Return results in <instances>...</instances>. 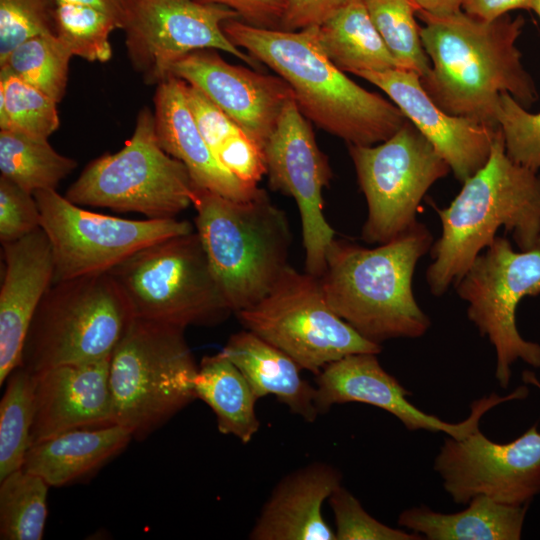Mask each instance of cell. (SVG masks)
<instances>
[{"label":"cell","instance_id":"obj_1","mask_svg":"<svg viewBox=\"0 0 540 540\" xmlns=\"http://www.w3.org/2000/svg\"><path fill=\"white\" fill-rule=\"evenodd\" d=\"M416 16L424 24L420 36L431 64L421 86L442 110L496 129L502 93L526 108L538 100L516 45L522 16L486 20L463 10L436 16L419 9Z\"/></svg>","mask_w":540,"mask_h":540},{"label":"cell","instance_id":"obj_2","mask_svg":"<svg viewBox=\"0 0 540 540\" xmlns=\"http://www.w3.org/2000/svg\"><path fill=\"white\" fill-rule=\"evenodd\" d=\"M315 27L286 31L239 18L222 24L234 45L286 81L309 121L349 145L387 140L408 119L393 102L362 88L334 65L319 46Z\"/></svg>","mask_w":540,"mask_h":540},{"label":"cell","instance_id":"obj_3","mask_svg":"<svg viewBox=\"0 0 540 540\" xmlns=\"http://www.w3.org/2000/svg\"><path fill=\"white\" fill-rule=\"evenodd\" d=\"M436 212L442 234L430 248L433 262L426 280L431 293L442 296L494 241L499 228L511 234L519 250L535 244L540 237V172L507 156L498 127L485 165Z\"/></svg>","mask_w":540,"mask_h":540},{"label":"cell","instance_id":"obj_4","mask_svg":"<svg viewBox=\"0 0 540 540\" xmlns=\"http://www.w3.org/2000/svg\"><path fill=\"white\" fill-rule=\"evenodd\" d=\"M431 243L430 231L418 221L375 248L334 239L320 277L328 304L371 342L423 336L430 319L414 297L412 279Z\"/></svg>","mask_w":540,"mask_h":540},{"label":"cell","instance_id":"obj_5","mask_svg":"<svg viewBox=\"0 0 540 540\" xmlns=\"http://www.w3.org/2000/svg\"><path fill=\"white\" fill-rule=\"evenodd\" d=\"M191 200L195 231L231 311L256 304L289 265L286 213L263 189L236 201L193 183Z\"/></svg>","mask_w":540,"mask_h":540},{"label":"cell","instance_id":"obj_6","mask_svg":"<svg viewBox=\"0 0 540 540\" xmlns=\"http://www.w3.org/2000/svg\"><path fill=\"white\" fill-rule=\"evenodd\" d=\"M184 328L134 317L110 358L116 424L143 439L196 399Z\"/></svg>","mask_w":540,"mask_h":540},{"label":"cell","instance_id":"obj_7","mask_svg":"<svg viewBox=\"0 0 540 540\" xmlns=\"http://www.w3.org/2000/svg\"><path fill=\"white\" fill-rule=\"evenodd\" d=\"M133 318L109 272L53 283L32 318L20 365L35 374L111 357Z\"/></svg>","mask_w":540,"mask_h":540},{"label":"cell","instance_id":"obj_8","mask_svg":"<svg viewBox=\"0 0 540 540\" xmlns=\"http://www.w3.org/2000/svg\"><path fill=\"white\" fill-rule=\"evenodd\" d=\"M109 274L136 318L185 329L215 325L233 313L195 230L138 250Z\"/></svg>","mask_w":540,"mask_h":540},{"label":"cell","instance_id":"obj_9","mask_svg":"<svg viewBox=\"0 0 540 540\" xmlns=\"http://www.w3.org/2000/svg\"><path fill=\"white\" fill-rule=\"evenodd\" d=\"M192 187L186 166L161 147L154 114L143 108L122 149L90 162L65 197L79 206L168 219L192 206Z\"/></svg>","mask_w":540,"mask_h":540},{"label":"cell","instance_id":"obj_10","mask_svg":"<svg viewBox=\"0 0 540 540\" xmlns=\"http://www.w3.org/2000/svg\"><path fill=\"white\" fill-rule=\"evenodd\" d=\"M235 315L245 329L315 375L348 355L382 350L332 310L320 277L300 273L290 265L262 299Z\"/></svg>","mask_w":540,"mask_h":540},{"label":"cell","instance_id":"obj_11","mask_svg":"<svg viewBox=\"0 0 540 540\" xmlns=\"http://www.w3.org/2000/svg\"><path fill=\"white\" fill-rule=\"evenodd\" d=\"M454 286L468 304L469 320L495 349L502 388L517 360L540 368V345L524 339L516 325L520 301L540 295V237L529 249L515 251L507 238L496 236Z\"/></svg>","mask_w":540,"mask_h":540},{"label":"cell","instance_id":"obj_12","mask_svg":"<svg viewBox=\"0 0 540 540\" xmlns=\"http://www.w3.org/2000/svg\"><path fill=\"white\" fill-rule=\"evenodd\" d=\"M349 153L368 206L362 239L371 244L411 227L426 192L451 171L410 121L379 145H349Z\"/></svg>","mask_w":540,"mask_h":540},{"label":"cell","instance_id":"obj_13","mask_svg":"<svg viewBox=\"0 0 540 540\" xmlns=\"http://www.w3.org/2000/svg\"><path fill=\"white\" fill-rule=\"evenodd\" d=\"M33 195L51 243L53 283L109 272L152 243L194 231L191 222L176 218L130 220L94 213L56 190Z\"/></svg>","mask_w":540,"mask_h":540},{"label":"cell","instance_id":"obj_14","mask_svg":"<svg viewBox=\"0 0 540 540\" xmlns=\"http://www.w3.org/2000/svg\"><path fill=\"white\" fill-rule=\"evenodd\" d=\"M239 18L234 10L207 0H127L124 30L134 69L158 85L171 76L183 56L202 49L225 51L256 67V61L234 45L222 29Z\"/></svg>","mask_w":540,"mask_h":540},{"label":"cell","instance_id":"obj_15","mask_svg":"<svg viewBox=\"0 0 540 540\" xmlns=\"http://www.w3.org/2000/svg\"><path fill=\"white\" fill-rule=\"evenodd\" d=\"M443 487L458 504L477 496L523 506L540 493V431L533 424L508 443L487 438L479 428L445 439L434 462Z\"/></svg>","mask_w":540,"mask_h":540},{"label":"cell","instance_id":"obj_16","mask_svg":"<svg viewBox=\"0 0 540 540\" xmlns=\"http://www.w3.org/2000/svg\"><path fill=\"white\" fill-rule=\"evenodd\" d=\"M268 185L295 199L302 225L306 272L321 277L335 232L323 214L322 190L331 178L309 120L295 98L284 105L263 147Z\"/></svg>","mask_w":540,"mask_h":540},{"label":"cell","instance_id":"obj_17","mask_svg":"<svg viewBox=\"0 0 540 540\" xmlns=\"http://www.w3.org/2000/svg\"><path fill=\"white\" fill-rule=\"evenodd\" d=\"M376 355H348L328 364L316 375L315 403L320 415L335 404L359 402L387 411L410 431L444 432L462 438L479 428L482 416L496 405L528 395L526 386H520L504 397L492 393L474 401L471 413L464 421L449 423L414 406L407 399L411 393L383 369Z\"/></svg>","mask_w":540,"mask_h":540},{"label":"cell","instance_id":"obj_18","mask_svg":"<svg viewBox=\"0 0 540 540\" xmlns=\"http://www.w3.org/2000/svg\"><path fill=\"white\" fill-rule=\"evenodd\" d=\"M171 75L200 90L263 150L286 102L294 97L280 76L227 63L212 49L180 58Z\"/></svg>","mask_w":540,"mask_h":540},{"label":"cell","instance_id":"obj_19","mask_svg":"<svg viewBox=\"0 0 540 540\" xmlns=\"http://www.w3.org/2000/svg\"><path fill=\"white\" fill-rule=\"evenodd\" d=\"M381 89L464 182L487 162L496 129L442 110L421 86L420 76L399 68L356 74Z\"/></svg>","mask_w":540,"mask_h":540},{"label":"cell","instance_id":"obj_20","mask_svg":"<svg viewBox=\"0 0 540 540\" xmlns=\"http://www.w3.org/2000/svg\"><path fill=\"white\" fill-rule=\"evenodd\" d=\"M110 358L55 366L34 374L31 445L75 429L116 424Z\"/></svg>","mask_w":540,"mask_h":540},{"label":"cell","instance_id":"obj_21","mask_svg":"<svg viewBox=\"0 0 540 540\" xmlns=\"http://www.w3.org/2000/svg\"><path fill=\"white\" fill-rule=\"evenodd\" d=\"M4 271L0 291V384L21 364L32 318L53 284L54 258L42 227L2 244Z\"/></svg>","mask_w":540,"mask_h":540},{"label":"cell","instance_id":"obj_22","mask_svg":"<svg viewBox=\"0 0 540 540\" xmlns=\"http://www.w3.org/2000/svg\"><path fill=\"white\" fill-rule=\"evenodd\" d=\"M342 485L332 465L313 462L281 478L257 516L251 540H336L322 506Z\"/></svg>","mask_w":540,"mask_h":540},{"label":"cell","instance_id":"obj_23","mask_svg":"<svg viewBox=\"0 0 540 540\" xmlns=\"http://www.w3.org/2000/svg\"><path fill=\"white\" fill-rule=\"evenodd\" d=\"M184 87L172 75L157 85L154 119L161 147L186 166L194 184L236 201L252 198L260 188L244 184L218 161L193 119Z\"/></svg>","mask_w":540,"mask_h":540},{"label":"cell","instance_id":"obj_24","mask_svg":"<svg viewBox=\"0 0 540 540\" xmlns=\"http://www.w3.org/2000/svg\"><path fill=\"white\" fill-rule=\"evenodd\" d=\"M220 352L242 372L257 399L273 395L309 423L320 415L315 385L306 381L301 367L276 346L245 329L231 335Z\"/></svg>","mask_w":540,"mask_h":540},{"label":"cell","instance_id":"obj_25","mask_svg":"<svg viewBox=\"0 0 540 540\" xmlns=\"http://www.w3.org/2000/svg\"><path fill=\"white\" fill-rule=\"evenodd\" d=\"M119 424L75 429L31 445L22 469L61 487L97 471L132 440Z\"/></svg>","mask_w":540,"mask_h":540},{"label":"cell","instance_id":"obj_26","mask_svg":"<svg viewBox=\"0 0 540 540\" xmlns=\"http://www.w3.org/2000/svg\"><path fill=\"white\" fill-rule=\"evenodd\" d=\"M528 505L512 506L486 496L471 499L459 512L444 514L426 506L403 511L398 525L430 540H518Z\"/></svg>","mask_w":540,"mask_h":540},{"label":"cell","instance_id":"obj_27","mask_svg":"<svg viewBox=\"0 0 540 540\" xmlns=\"http://www.w3.org/2000/svg\"><path fill=\"white\" fill-rule=\"evenodd\" d=\"M315 30L319 46L343 72L399 68L362 0H347Z\"/></svg>","mask_w":540,"mask_h":540},{"label":"cell","instance_id":"obj_28","mask_svg":"<svg viewBox=\"0 0 540 540\" xmlns=\"http://www.w3.org/2000/svg\"><path fill=\"white\" fill-rule=\"evenodd\" d=\"M196 399L214 412L220 433L249 443L259 431L257 398L238 367L221 352L201 360L194 382Z\"/></svg>","mask_w":540,"mask_h":540},{"label":"cell","instance_id":"obj_29","mask_svg":"<svg viewBox=\"0 0 540 540\" xmlns=\"http://www.w3.org/2000/svg\"><path fill=\"white\" fill-rule=\"evenodd\" d=\"M77 167V162L56 152L46 138L23 132L0 130L1 176L34 194L56 190Z\"/></svg>","mask_w":540,"mask_h":540},{"label":"cell","instance_id":"obj_30","mask_svg":"<svg viewBox=\"0 0 540 540\" xmlns=\"http://www.w3.org/2000/svg\"><path fill=\"white\" fill-rule=\"evenodd\" d=\"M49 485L22 468L0 480V538L41 540Z\"/></svg>","mask_w":540,"mask_h":540},{"label":"cell","instance_id":"obj_31","mask_svg":"<svg viewBox=\"0 0 540 540\" xmlns=\"http://www.w3.org/2000/svg\"><path fill=\"white\" fill-rule=\"evenodd\" d=\"M5 381L0 402V480L22 468L34 416V374L20 365Z\"/></svg>","mask_w":540,"mask_h":540},{"label":"cell","instance_id":"obj_32","mask_svg":"<svg viewBox=\"0 0 540 540\" xmlns=\"http://www.w3.org/2000/svg\"><path fill=\"white\" fill-rule=\"evenodd\" d=\"M72 56L56 34L40 35L17 46L0 64V72L22 79L58 103L66 91Z\"/></svg>","mask_w":540,"mask_h":540},{"label":"cell","instance_id":"obj_33","mask_svg":"<svg viewBox=\"0 0 540 540\" xmlns=\"http://www.w3.org/2000/svg\"><path fill=\"white\" fill-rule=\"evenodd\" d=\"M362 1L399 69L424 76L431 64L422 45L414 4L410 0Z\"/></svg>","mask_w":540,"mask_h":540},{"label":"cell","instance_id":"obj_34","mask_svg":"<svg viewBox=\"0 0 540 540\" xmlns=\"http://www.w3.org/2000/svg\"><path fill=\"white\" fill-rule=\"evenodd\" d=\"M57 102L22 79L0 72V128L48 138L60 124Z\"/></svg>","mask_w":540,"mask_h":540},{"label":"cell","instance_id":"obj_35","mask_svg":"<svg viewBox=\"0 0 540 540\" xmlns=\"http://www.w3.org/2000/svg\"><path fill=\"white\" fill-rule=\"evenodd\" d=\"M53 14L56 35L73 56L90 62L110 60L109 36L113 30L121 29L116 19L98 9L74 4H55Z\"/></svg>","mask_w":540,"mask_h":540},{"label":"cell","instance_id":"obj_36","mask_svg":"<svg viewBox=\"0 0 540 540\" xmlns=\"http://www.w3.org/2000/svg\"><path fill=\"white\" fill-rule=\"evenodd\" d=\"M507 156L540 172V112L531 113L508 93H502L497 111Z\"/></svg>","mask_w":540,"mask_h":540},{"label":"cell","instance_id":"obj_37","mask_svg":"<svg viewBox=\"0 0 540 540\" xmlns=\"http://www.w3.org/2000/svg\"><path fill=\"white\" fill-rule=\"evenodd\" d=\"M53 0H0V64L23 42L56 34Z\"/></svg>","mask_w":540,"mask_h":540},{"label":"cell","instance_id":"obj_38","mask_svg":"<svg viewBox=\"0 0 540 540\" xmlns=\"http://www.w3.org/2000/svg\"><path fill=\"white\" fill-rule=\"evenodd\" d=\"M335 520L336 540H419L421 535L389 527L372 517L360 501L339 486L329 497Z\"/></svg>","mask_w":540,"mask_h":540},{"label":"cell","instance_id":"obj_39","mask_svg":"<svg viewBox=\"0 0 540 540\" xmlns=\"http://www.w3.org/2000/svg\"><path fill=\"white\" fill-rule=\"evenodd\" d=\"M41 227V214L33 194L0 177V241H16Z\"/></svg>","mask_w":540,"mask_h":540},{"label":"cell","instance_id":"obj_40","mask_svg":"<svg viewBox=\"0 0 540 540\" xmlns=\"http://www.w3.org/2000/svg\"><path fill=\"white\" fill-rule=\"evenodd\" d=\"M215 156L237 179L251 187H257L266 174L262 148L243 130L227 139Z\"/></svg>","mask_w":540,"mask_h":540},{"label":"cell","instance_id":"obj_41","mask_svg":"<svg viewBox=\"0 0 540 540\" xmlns=\"http://www.w3.org/2000/svg\"><path fill=\"white\" fill-rule=\"evenodd\" d=\"M185 97L193 119L215 154L219 147L242 129L200 90L185 82Z\"/></svg>","mask_w":540,"mask_h":540},{"label":"cell","instance_id":"obj_42","mask_svg":"<svg viewBox=\"0 0 540 540\" xmlns=\"http://www.w3.org/2000/svg\"><path fill=\"white\" fill-rule=\"evenodd\" d=\"M285 9L279 27L286 31H300L320 26L347 0H284Z\"/></svg>","mask_w":540,"mask_h":540},{"label":"cell","instance_id":"obj_43","mask_svg":"<svg viewBox=\"0 0 540 540\" xmlns=\"http://www.w3.org/2000/svg\"><path fill=\"white\" fill-rule=\"evenodd\" d=\"M224 5L244 22L263 28H278L285 9L284 0H207Z\"/></svg>","mask_w":540,"mask_h":540},{"label":"cell","instance_id":"obj_44","mask_svg":"<svg viewBox=\"0 0 540 540\" xmlns=\"http://www.w3.org/2000/svg\"><path fill=\"white\" fill-rule=\"evenodd\" d=\"M531 0H464L462 10L474 16L492 20L510 14L511 11L527 9Z\"/></svg>","mask_w":540,"mask_h":540},{"label":"cell","instance_id":"obj_45","mask_svg":"<svg viewBox=\"0 0 540 540\" xmlns=\"http://www.w3.org/2000/svg\"><path fill=\"white\" fill-rule=\"evenodd\" d=\"M55 4H74L103 11L116 19L121 29L124 26L127 0H53Z\"/></svg>","mask_w":540,"mask_h":540},{"label":"cell","instance_id":"obj_46","mask_svg":"<svg viewBox=\"0 0 540 540\" xmlns=\"http://www.w3.org/2000/svg\"><path fill=\"white\" fill-rule=\"evenodd\" d=\"M416 9L432 15L444 16L462 10L464 0H410Z\"/></svg>","mask_w":540,"mask_h":540},{"label":"cell","instance_id":"obj_47","mask_svg":"<svg viewBox=\"0 0 540 540\" xmlns=\"http://www.w3.org/2000/svg\"><path fill=\"white\" fill-rule=\"evenodd\" d=\"M522 378L526 384H532L540 390V381L538 380V378L535 376V374L532 371H529V370L524 371Z\"/></svg>","mask_w":540,"mask_h":540},{"label":"cell","instance_id":"obj_48","mask_svg":"<svg viewBox=\"0 0 540 540\" xmlns=\"http://www.w3.org/2000/svg\"><path fill=\"white\" fill-rule=\"evenodd\" d=\"M527 10H532L540 19V0H531Z\"/></svg>","mask_w":540,"mask_h":540}]
</instances>
